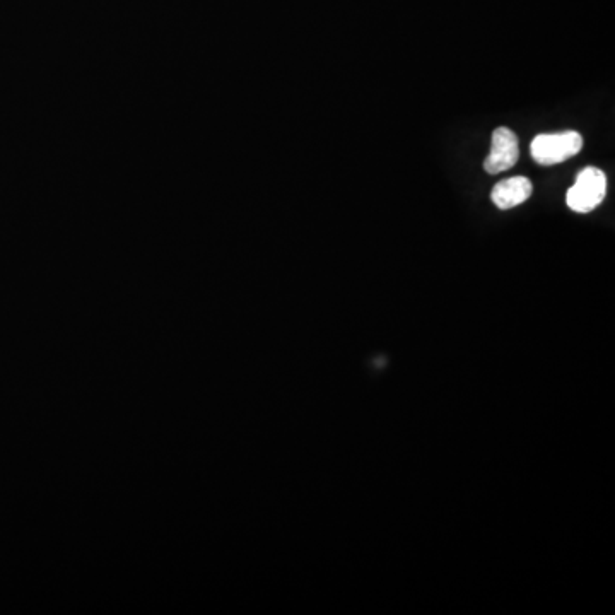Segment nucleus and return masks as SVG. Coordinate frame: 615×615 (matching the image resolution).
Here are the masks:
<instances>
[{"label":"nucleus","mask_w":615,"mask_h":615,"mask_svg":"<svg viewBox=\"0 0 615 615\" xmlns=\"http://www.w3.org/2000/svg\"><path fill=\"white\" fill-rule=\"evenodd\" d=\"M607 194V176L598 168H586L581 171L576 183L566 194L569 209L578 214H588L602 204Z\"/></svg>","instance_id":"nucleus-1"},{"label":"nucleus","mask_w":615,"mask_h":615,"mask_svg":"<svg viewBox=\"0 0 615 615\" xmlns=\"http://www.w3.org/2000/svg\"><path fill=\"white\" fill-rule=\"evenodd\" d=\"M583 149V137L578 132H561V134L537 135L530 146V153L535 163L542 166L564 163Z\"/></svg>","instance_id":"nucleus-2"},{"label":"nucleus","mask_w":615,"mask_h":615,"mask_svg":"<svg viewBox=\"0 0 615 615\" xmlns=\"http://www.w3.org/2000/svg\"><path fill=\"white\" fill-rule=\"evenodd\" d=\"M520 158V147L515 132L506 127H499L492 134L491 153L484 161V170L489 175H498L501 171L510 170Z\"/></svg>","instance_id":"nucleus-3"},{"label":"nucleus","mask_w":615,"mask_h":615,"mask_svg":"<svg viewBox=\"0 0 615 615\" xmlns=\"http://www.w3.org/2000/svg\"><path fill=\"white\" fill-rule=\"evenodd\" d=\"M532 182L523 176H515L499 182L496 187L492 188L491 199L494 205L501 211H508L513 207L522 205L527 202L532 195Z\"/></svg>","instance_id":"nucleus-4"}]
</instances>
